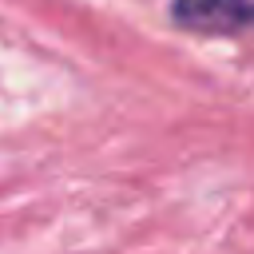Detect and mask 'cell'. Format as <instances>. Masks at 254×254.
Returning a JSON list of instances; mask_svg holds the SVG:
<instances>
[{
    "instance_id": "1",
    "label": "cell",
    "mask_w": 254,
    "mask_h": 254,
    "mask_svg": "<svg viewBox=\"0 0 254 254\" xmlns=\"http://www.w3.org/2000/svg\"><path fill=\"white\" fill-rule=\"evenodd\" d=\"M250 16V0H171V24L190 36H242Z\"/></svg>"
}]
</instances>
